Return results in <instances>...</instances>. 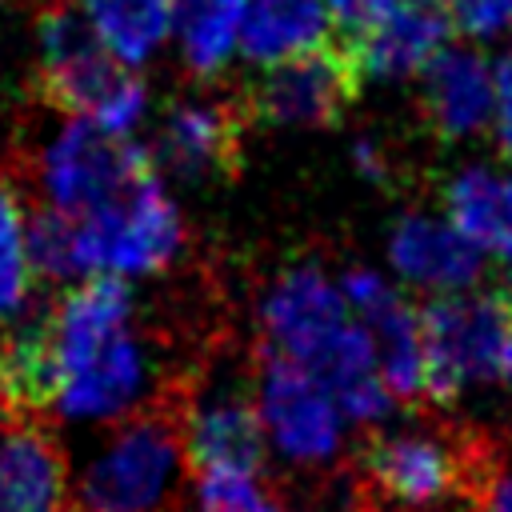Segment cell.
<instances>
[{
  "label": "cell",
  "instance_id": "obj_17",
  "mask_svg": "<svg viewBox=\"0 0 512 512\" xmlns=\"http://www.w3.org/2000/svg\"><path fill=\"white\" fill-rule=\"evenodd\" d=\"M444 216L492 260H512V168L464 164L444 180Z\"/></svg>",
  "mask_w": 512,
  "mask_h": 512
},
{
  "label": "cell",
  "instance_id": "obj_2",
  "mask_svg": "<svg viewBox=\"0 0 512 512\" xmlns=\"http://www.w3.org/2000/svg\"><path fill=\"white\" fill-rule=\"evenodd\" d=\"M40 88L60 112L84 116L112 136H132L148 116L144 80L100 48L72 4H52L40 16Z\"/></svg>",
  "mask_w": 512,
  "mask_h": 512
},
{
  "label": "cell",
  "instance_id": "obj_8",
  "mask_svg": "<svg viewBox=\"0 0 512 512\" xmlns=\"http://www.w3.org/2000/svg\"><path fill=\"white\" fill-rule=\"evenodd\" d=\"M252 404L260 416L264 444L280 460L316 468L340 456L348 420L340 416L332 392L308 368L264 356Z\"/></svg>",
  "mask_w": 512,
  "mask_h": 512
},
{
  "label": "cell",
  "instance_id": "obj_25",
  "mask_svg": "<svg viewBox=\"0 0 512 512\" xmlns=\"http://www.w3.org/2000/svg\"><path fill=\"white\" fill-rule=\"evenodd\" d=\"M448 28L468 40H496L512 32V0H444Z\"/></svg>",
  "mask_w": 512,
  "mask_h": 512
},
{
  "label": "cell",
  "instance_id": "obj_27",
  "mask_svg": "<svg viewBox=\"0 0 512 512\" xmlns=\"http://www.w3.org/2000/svg\"><path fill=\"white\" fill-rule=\"evenodd\" d=\"M324 4H328L332 24H336L344 36H356V32H364L368 24H376L380 16H388L392 8H400L404 0H324Z\"/></svg>",
  "mask_w": 512,
  "mask_h": 512
},
{
  "label": "cell",
  "instance_id": "obj_11",
  "mask_svg": "<svg viewBox=\"0 0 512 512\" xmlns=\"http://www.w3.org/2000/svg\"><path fill=\"white\" fill-rule=\"evenodd\" d=\"M388 264L408 288L424 296L468 292L484 272V256L452 228V220L420 208L396 216L388 228Z\"/></svg>",
  "mask_w": 512,
  "mask_h": 512
},
{
  "label": "cell",
  "instance_id": "obj_18",
  "mask_svg": "<svg viewBox=\"0 0 512 512\" xmlns=\"http://www.w3.org/2000/svg\"><path fill=\"white\" fill-rule=\"evenodd\" d=\"M68 464L44 428L12 424L0 432V512H60Z\"/></svg>",
  "mask_w": 512,
  "mask_h": 512
},
{
  "label": "cell",
  "instance_id": "obj_31",
  "mask_svg": "<svg viewBox=\"0 0 512 512\" xmlns=\"http://www.w3.org/2000/svg\"><path fill=\"white\" fill-rule=\"evenodd\" d=\"M504 296H508V304H512V276H508V292H504Z\"/></svg>",
  "mask_w": 512,
  "mask_h": 512
},
{
  "label": "cell",
  "instance_id": "obj_22",
  "mask_svg": "<svg viewBox=\"0 0 512 512\" xmlns=\"http://www.w3.org/2000/svg\"><path fill=\"white\" fill-rule=\"evenodd\" d=\"M28 264L36 280H52V284L84 280L88 264H84L80 216L48 208V204L36 216H28Z\"/></svg>",
  "mask_w": 512,
  "mask_h": 512
},
{
  "label": "cell",
  "instance_id": "obj_7",
  "mask_svg": "<svg viewBox=\"0 0 512 512\" xmlns=\"http://www.w3.org/2000/svg\"><path fill=\"white\" fill-rule=\"evenodd\" d=\"M356 328L340 284L320 264L284 268L260 296V340L264 356L308 368L312 376Z\"/></svg>",
  "mask_w": 512,
  "mask_h": 512
},
{
  "label": "cell",
  "instance_id": "obj_14",
  "mask_svg": "<svg viewBox=\"0 0 512 512\" xmlns=\"http://www.w3.org/2000/svg\"><path fill=\"white\" fill-rule=\"evenodd\" d=\"M372 488L396 508H436L456 492L460 464L452 448L428 432H384L364 448Z\"/></svg>",
  "mask_w": 512,
  "mask_h": 512
},
{
  "label": "cell",
  "instance_id": "obj_3",
  "mask_svg": "<svg viewBox=\"0 0 512 512\" xmlns=\"http://www.w3.org/2000/svg\"><path fill=\"white\" fill-rule=\"evenodd\" d=\"M184 472L180 428L160 412L124 416L76 476L80 512H164Z\"/></svg>",
  "mask_w": 512,
  "mask_h": 512
},
{
  "label": "cell",
  "instance_id": "obj_1",
  "mask_svg": "<svg viewBox=\"0 0 512 512\" xmlns=\"http://www.w3.org/2000/svg\"><path fill=\"white\" fill-rule=\"evenodd\" d=\"M48 408L72 424H112L140 412L152 356L136 332V296L120 276H84L48 304Z\"/></svg>",
  "mask_w": 512,
  "mask_h": 512
},
{
  "label": "cell",
  "instance_id": "obj_4",
  "mask_svg": "<svg viewBox=\"0 0 512 512\" xmlns=\"http://www.w3.org/2000/svg\"><path fill=\"white\" fill-rule=\"evenodd\" d=\"M424 328V396L448 404L468 388L500 380L512 336V304L504 292H452L420 308Z\"/></svg>",
  "mask_w": 512,
  "mask_h": 512
},
{
  "label": "cell",
  "instance_id": "obj_6",
  "mask_svg": "<svg viewBox=\"0 0 512 512\" xmlns=\"http://www.w3.org/2000/svg\"><path fill=\"white\" fill-rule=\"evenodd\" d=\"M148 168H156L148 144H136L132 136H112L100 124L72 116L40 148L36 184L48 208L80 216L108 204Z\"/></svg>",
  "mask_w": 512,
  "mask_h": 512
},
{
  "label": "cell",
  "instance_id": "obj_9",
  "mask_svg": "<svg viewBox=\"0 0 512 512\" xmlns=\"http://www.w3.org/2000/svg\"><path fill=\"white\" fill-rule=\"evenodd\" d=\"M360 88L348 44H316L300 56L268 64L252 88V112L276 128H332L344 120Z\"/></svg>",
  "mask_w": 512,
  "mask_h": 512
},
{
  "label": "cell",
  "instance_id": "obj_15",
  "mask_svg": "<svg viewBox=\"0 0 512 512\" xmlns=\"http://www.w3.org/2000/svg\"><path fill=\"white\" fill-rule=\"evenodd\" d=\"M420 112L428 128L448 140H472L492 116V64L468 44H444L420 68Z\"/></svg>",
  "mask_w": 512,
  "mask_h": 512
},
{
  "label": "cell",
  "instance_id": "obj_10",
  "mask_svg": "<svg viewBox=\"0 0 512 512\" xmlns=\"http://www.w3.org/2000/svg\"><path fill=\"white\" fill-rule=\"evenodd\" d=\"M340 296L352 320L368 332L376 352V372L396 400L424 396V328L420 308L376 268H348L340 280Z\"/></svg>",
  "mask_w": 512,
  "mask_h": 512
},
{
  "label": "cell",
  "instance_id": "obj_19",
  "mask_svg": "<svg viewBox=\"0 0 512 512\" xmlns=\"http://www.w3.org/2000/svg\"><path fill=\"white\" fill-rule=\"evenodd\" d=\"M324 40H332V16L324 0H248L236 52L248 64L268 68Z\"/></svg>",
  "mask_w": 512,
  "mask_h": 512
},
{
  "label": "cell",
  "instance_id": "obj_26",
  "mask_svg": "<svg viewBox=\"0 0 512 512\" xmlns=\"http://www.w3.org/2000/svg\"><path fill=\"white\" fill-rule=\"evenodd\" d=\"M492 140L500 156L512 164V56L492 64V116H488Z\"/></svg>",
  "mask_w": 512,
  "mask_h": 512
},
{
  "label": "cell",
  "instance_id": "obj_23",
  "mask_svg": "<svg viewBox=\"0 0 512 512\" xmlns=\"http://www.w3.org/2000/svg\"><path fill=\"white\" fill-rule=\"evenodd\" d=\"M32 264H28V216L12 188L0 184V320L20 312L32 300Z\"/></svg>",
  "mask_w": 512,
  "mask_h": 512
},
{
  "label": "cell",
  "instance_id": "obj_21",
  "mask_svg": "<svg viewBox=\"0 0 512 512\" xmlns=\"http://www.w3.org/2000/svg\"><path fill=\"white\" fill-rule=\"evenodd\" d=\"M248 0H176L172 36L180 44V60L192 76L212 80L236 56V36Z\"/></svg>",
  "mask_w": 512,
  "mask_h": 512
},
{
  "label": "cell",
  "instance_id": "obj_29",
  "mask_svg": "<svg viewBox=\"0 0 512 512\" xmlns=\"http://www.w3.org/2000/svg\"><path fill=\"white\" fill-rule=\"evenodd\" d=\"M484 512H512V472H500L484 484Z\"/></svg>",
  "mask_w": 512,
  "mask_h": 512
},
{
  "label": "cell",
  "instance_id": "obj_30",
  "mask_svg": "<svg viewBox=\"0 0 512 512\" xmlns=\"http://www.w3.org/2000/svg\"><path fill=\"white\" fill-rule=\"evenodd\" d=\"M500 380L512 384V336H508V348H504V364H500Z\"/></svg>",
  "mask_w": 512,
  "mask_h": 512
},
{
  "label": "cell",
  "instance_id": "obj_20",
  "mask_svg": "<svg viewBox=\"0 0 512 512\" xmlns=\"http://www.w3.org/2000/svg\"><path fill=\"white\" fill-rule=\"evenodd\" d=\"M80 16L116 64L140 68L168 44L176 0H80Z\"/></svg>",
  "mask_w": 512,
  "mask_h": 512
},
{
  "label": "cell",
  "instance_id": "obj_5",
  "mask_svg": "<svg viewBox=\"0 0 512 512\" xmlns=\"http://www.w3.org/2000/svg\"><path fill=\"white\" fill-rule=\"evenodd\" d=\"M88 276L140 280L164 272L184 248V216L160 180V168L140 172L108 204L80 212Z\"/></svg>",
  "mask_w": 512,
  "mask_h": 512
},
{
  "label": "cell",
  "instance_id": "obj_28",
  "mask_svg": "<svg viewBox=\"0 0 512 512\" xmlns=\"http://www.w3.org/2000/svg\"><path fill=\"white\" fill-rule=\"evenodd\" d=\"M352 172L360 176V180H368V184H384L388 180V152H384V144L380 140H372V136H360L356 144H352Z\"/></svg>",
  "mask_w": 512,
  "mask_h": 512
},
{
  "label": "cell",
  "instance_id": "obj_12",
  "mask_svg": "<svg viewBox=\"0 0 512 512\" xmlns=\"http://www.w3.org/2000/svg\"><path fill=\"white\" fill-rule=\"evenodd\" d=\"M180 444L196 472H260L268 456L252 392L236 384H216L188 408Z\"/></svg>",
  "mask_w": 512,
  "mask_h": 512
},
{
  "label": "cell",
  "instance_id": "obj_16",
  "mask_svg": "<svg viewBox=\"0 0 512 512\" xmlns=\"http://www.w3.org/2000/svg\"><path fill=\"white\" fill-rule=\"evenodd\" d=\"M240 144V116L220 100H180L168 108L156 144L148 148L152 164L176 180H204L224 172Z\"/></svg>",
  "mask_w": 512,
  "mask_h": 512
},
{
  "label": "cell",
  "instance_id": "obj_24",
  "mask_svg": "<svg viewBox=\"0 0 512 512\" xmlns=\"http://www.w3.org/2000/svg\"><path fill=\"white\" fill-rule=\"evenodd\" d=\"M196 512H284L260 472H196Z\"/></svg>",
  "mask_w": 512,
  "mask_h": 512
},
{
  "label": "cell",
  "instance_id": "obj_13",
  "mask_svg": "<svg viewBox=\"0 0 512 512\" xmlns=\"http://www.w3.org/2000/svg\"><path fill=\"white\" fill-rule=\"evenodd\" d=\"M448 36L452 28L444 8H436V0H404L400 8H392L364 32L348 36L344 44L360 84L364 80L400 84V80H416L420 68L448 44Z\"/></svg>",
  "mask_w": 512,
  "mask_h": 512
}]
</instances>
